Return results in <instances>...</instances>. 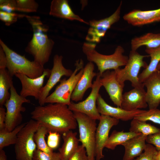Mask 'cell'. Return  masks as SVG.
Listing matches in <instances>:
<instances>
[{
    "label": "cell",
    "instance_id": "obj_1",
    "mask_svg": "<svg viewBox=\"0 0 160 160\" xmlns=\"http://www.w3.org/2000/svg\"><path fill=\"white\" fill-rule=\"evenodd\" d=\"M31 117L49 132L62 134L76 128L78 126L73 112L63 104L48 103L35 107L31 113Z\"/></svg>",
    "mask_w": 160,
    "mask_h": 160
},
{
    "label": "cell",
    "instance_id": "obj_2",
    "mask_svg": "<svg viewBox=\"0 0 160 160\" xmlns=\"http://www.w3.org/2000/svg\"><path fill=\"white\" fill-rule=\"evenodd\" d=\"M38 18H33L29 21L33 33L25 51L33 56L34 61L44 66L49 60L54 42L45 33L48 29L43 26Z\"/></svg>",
    "mask_w": 160,
    "mask_h": 160
},
{
    "label": "cell",
    "instance_id": "obj_3",
    "mask_svg": "<svg viewBox=\"0 0 160 160\" xmlns=\"http://www.w3.org/2000/svg\"><path fill=\"white\" fill-rule=\"evenodd\" d=\"M96 44L84 42L82 46V50L87 60L97 65L101 76L107 70H116L120 68V67L126 65L129 57L123 55L124 50L122 46H118L113 54L106 55L100 54L96 50Z\"/></svg>",
    "mask_w": 160,
    "mask_h": 160
},
{
    "label": "cell",
    "instance_id": "obj_4",
    "mask_svg": "<svg viewBox=\"0 0 160 160\" xmlns=\"http://www.w3.org/2000/svg\"><path fill=\"white\" fill-rule=\"evenodd\" d=\"M0 46L7 57V69L12 77L17 73H20L30 78H36L43 74L45 69L44 66L34 60H29L24 56L12 50L1 39Z\"/></svg>",
    "mask_w": 160,
    "mask_h": 160
},
{
    "label": "cell",
    "instance_id": "obj_5",
    "mask_svg": "<svg viewBox=\"0 0 160 160\" xmlns=\"http://www.w3.org/2000/svg\"><path fill=\"white\" fill-rule=\"evenodd\" d=\"M84 63L82 60H77L73 73L67 79H61L54 91L45 100V103H58L68 106L71 103L72 94L83 72Z\"/></svg>",
    "mask_w": 160,
    "mask_h": 160
},
{
    "label": "cell",
    "instance_id": "obj_6",
    "mask_svg": "<svg viewBox=\"0 0 160 160\" xmlns=\"http://www.w3.org/2000/svg\"><path fill=\"white\" fill-rule=\"evenodd\" d=\"M39 125V123L31 119L18 133L15 144V151L17 160H33V155L37 146L33 135Z\"/></svg>",
    "mask_w": 160,
    "mask_h": 160
},
{
    "label": "cell",
    "instance_id": "obj_7",
    "mask_svg": "<svg viewBox=\"0 0 160 160\" xmlns=\"http://www.w3.org/2000/svg\"><path fill=\"white\" fill-rule=\"evenodd\" d=\"M73 113L78 126L79 141L85 148L89 160H95L96 120L83 113Z\"/></svg>",
    "mask_w": 160,
    "mask_h": 160
},
{
    "label": "cell",
    "instance_id": "obj_8",
    "mask_svg": "<svg viewBox=\"0 0 160 160\" xmlns=\"http://www.w3.org/2000/svg\"><path fill=\"white\" fill-rule=\"evenodd\" d=\"M148 56L141 55L137 51L131 50L125 67L114 70L119 81L124 84L125 81H129L134 88L144 87L143 83H141L139 80V73L142 68L145 69L147 67L148 65L143 59Z\"/></svg>",
    "mask_w": 160,
    "mask_h": 160
},
{
    "label": "cell",
    "instance_id": "obj_9",
    "mask_svg": "<svg viewBox=\"0 0 160 160\" xmlns=\"http://www.w3.org/2000/svg\"><path fill=\"white\" fill-rule=\"evenodd\" d=\"M10 90V97L4 105L6 109L5 129L7 132L12 131L21 124L23 119L21 112L26 111L23 105L25 103H31L30 100L17 93L13 84Z\"/></svg>",
    "mask_w": 160,
    "mask_h": 160
},
{
    "label": "cell",
    "instance_id": "obj_10",
    "mask_svg": "<svg viewBox=\"0 0 160 160\" xmlns=\"http://www.w3.org/2000/svg\"><path fill=\"white\" fill-rule=\"evenodd\" d=\"M101 75L99 72L95 80L93 83L91 92L84 100L75 103L71 101L68 106L69 109L73 112L84 114L95 120H99L101 115L99 113L96 106L99 90L102 85L100 82Z\"/></svg>",
    "mask_w": 160,
    "mask_h": 160
},
{
    "label": "cell",
    "instance_id": "obj_11",
    "mask_svg": "<svg viewBox=\"0 0 160 160\" xmlns=\"http://www.w3.org/2000/svg\"><path fill=\"white\" fill-rule=\"evenodd\" d=\"M122 1L115 12L110 16L100 20H90L89 28L88 31L86 40L90 43H98L111 26L118 22L120 18Z\"/></svg>",
    "mask_w": 160,
    "mask_h": 160
},
{
    "label": "cell",
    "instance_id": "obj_12",
    "mask_svg": "<svg viewBox=\"0 0 160 160\" xmlns=\"http://www.w3.org/2000/svg\"><path fill=\"white\" fill-rule=\"evenodd\" d=\"M63 57L58 55H55L53 59V66L51 70L50 75L47 83L42 88L38 102L40 105H44L45 103L46 98L49 95L50 91L58 82L61 78L65 76L70 77L73 71L71 70L67 69L62 63Z\"/></svg>",
    "mask_w": 160,
    "mask_h": 160
},
{
    "label": "cell",
    "instance_id": "obj_13",
    "mask_svg": "<svg viewBox=\"0 0 160 160\" xmlns=\"http://www.w3.org/2000/svg\"><path fill=\"white\" fill-rule=\"evenodd\" d=\"M96 132L95 159L100 160L104 156L103 150L109 137L110 131L117 125L119 120L108 116L101 115Z\"/></svg>",
    "mask_w": 160,
    "mask_h": 160
},
{
    "label": "cell",
    "instance_id": "obj_14",
    "mask_svg": "<svg viewBox=\"0 0 160 160\" xmlns=\"http://www.w3.org/2000/svg\"><path fill=\"white\" fill-rule=\"evenodd\" d=\"M51 72V70L45 68L43 74L36 78H30L22 74H15V76L19 79L21 84L22 89L20 95L25 98L32 96L38 100L43 87L45 78L49 77Z\"/></svg>",
    "mask_w": 160,
    "mask_h": 160
},
{
    "label": "cell",
    "instance_id": "obj_15",
    "mask_svg": "<svg viewBox=\"0 0 160 160\" xmlns=\"http://www.w3.org/2000/svg\"><path fill=\"white\" fill-rule=\"evenodd\" d=\"M100 82L114 104L121 108L124 84H121L118 80L115 71H105L101 76Z\"/></svg>",
    "mask_w": 160,
    "mask_h": 160
},
{
    "label": "cell",
    "instance_id": "obj_16",
    "mask_svg": "<svg viewBox=\"0 0 160 160\" xmlns=\"http://www.w3.org/2000/svg\"><path fill=\"white\" fill-rule=\"evenodd\" d=\"M97 104L98 111L101 115L108 116L124 121L132 120L145 111L140 109L128 111L120 107H113L107 103L100 94L97 99Z\"/></svg>",
    "mask_w": 160,
    "mask_h": 160
},
{
    "label": "cell",
    "instance_id": "obj_17",
    "mask_svg": "<svg viewBox=\"0 0 160 160\" xmlns=\"http://www.w3.org/2000/svg\"><path fill=\"white\" fill-rule=\"evenodd\" d=\"M124 20L134 26H140L160 21V8L149 10L134 9L125 14Z\"/></svg>",
    "mask_w": 160,
    "mask_h": 160
},
{
    "label": "cell",
    "instance_id": "obj_18",
    "mask_svg": "<svg viewBox=\"0 0 160 160\" xmlns=\"http://www.w3.org/2000/svg\"><path fill=\"white\" fill-rule=\"evenodd\" d=\"M144 87H135L123 94L121 108L128 111L146 108L148 106Z\"/></svg>",
    "mask_w": 160,
    "mask_h": 160
},
{
    "label": "cell",
    "instance_id": "obj_19",
    "mask_svg": "<svg viewBox=\"0 0 160 160\" xmlns=\"http://www.w3.org/2000/svg\"><path fill=\"white\" fill-rule=\"evenodd\" d=\"M93 63L89 62L84 68L82 75L77 83L72 94L71 99L77 102L81 100L86 91L93 85L92 80L97 73L94 71Z\"/></svg>",
    "mask_w": 160,
    "mask_h": 160
},
{
    "label": "cell",
    "instance_id": "obj_20",
    "mask_svg": "<svg viewBox=\"0 0 160 160\" xmlns=\"http://www.w3.org/2000/svg\"><path fill=\"white\" fill-rule=\"evenodd\" d=\"M143 83L147 89L146 100L149 109L157 108L160 103V70L153 72Z\"/></svg>",
    "mask_w": 160,
    "mask_h": 160
},
{
    "label": "cell",
    "instance_id": "obj_21",
    "mask_svg": "<svg viewBox=\"0 0 160 160\" xmlns=\"http://www.w3.org/2000/svg\"><path fill=\"white\" fill-rule=\"evenodd\" d=\"M67 0H53L50 6L49 14L53 16L71 20H76L89 25L72 9Z\"/></svg>",
    "mask_w": 160,
    "mask_h": 160
},
{
    "label": "cell",
    "instance_id": "obj_22",
    "mask_svg": "<svg viewBox=\"0 0 160 160\" xmlns=\"http://www.w3.org/2000/svg\"><path fill=\"white\" fill-rule=\"evenodd\" d=\"M147 137L141 134L123 143L125 151L122 160H132L140 155L146 147Z\"/></svg>",
    "mask_w": 160,
    "mask_h": 160
},
{
    "label": "cell",
    "instance_id": "obj_23",
    "mask_svg": "<svg viewBox=\"0 0 160 160\" xmlns=\"http://www.w3.org/2000/svg\"><path fill=\"white\" fill-rule=\"evenodd\" d=\"M63 143L59 149L61 160H67L77 150L79 142L77 133L70 130L62 134Z\"/></svg>",
    "mask_w": 160,
    "mask_h": 160
},
{
    "label": "cell",
    "instance_id": "obj_24",
    "mask_svg": "<svg viewBox=\"0 0 160 160\" xmlns=\"http://www.w3.org/2000/svg\"><path fill=\"white\" fill-rule=\"evenodd\" d=\"M132 50L136 51L141 47L144 46L147 49H154L160 46V33H148L131 41Z\"/></svg>",
    "mask_w": 160,
    "mask_h": 160
},
{
    "label": "cell",
    "instance_id": "obj_25",
    "mask_svg": "<svg viewBox=\"0 0 160 160\" xmlns=\"http://www.w3.org/2000/svg\"><path fill=\"white\" fill-rule=\"evenodd\" d=\"M145 52L151 57L150 63L146 68L139 75L138 78L141 83H143L148 77L157 70L160 62V46L154 49H147Z\"/></svg>",
    "mask_w": 160,
    "mask_h": 160
},
{
    "label": "cell",
    "instance_id": "obj_26",
    "mask_svg": "<svg viewBox=\"0 0 160 160\" xmlns=\"http://www.w3.org/2000/svg\"><path fill=\"white\" fill-rule=\"evenodd\" d=\"M13 84L12 77L7 69H0V106H3L9 98V90Z\"/></svg>",
    "mask_w": 160,
    "mask_h": 160
},
{
    "label": "cell",
    "instance_id": "obj_27",
    "mask_svg": "<svg viewBox=\"0 0 160 160\" xmlns=\"http://www.w3.org/2000/svg\"><path fill=\"white\" fill-rule=\"evenodd\" d=\"M141 134L130 131L124 132L123 130L121 131L114 130L109 136L105 144V147L113 150L117 145H121L130 139Z\"/></svg>",
    "mask_w": 160,
    "mask_h": 160
},
{
    "label": "cell",
    "instance_id": "obj_28",
    "mask_svg": "<svg viewBox=\"0 0 160 160\" xmlns=\"http://www.w3.org/2000/svg\"><path fill=\"white\" fill-rule=\"evenodd\" d=\"M146 122L134 118L131 121L129 131L147 136L157 133L160 130V129Z\"/></svg>",
    "mask_w": 160,
    "mask_h": 160
},
{
    "label": "cell",
    "instance_id": "obj_29",
    "mask_svg": "<svg viewBox=\"0 0 160 160\" xmlns=\"http://www.w3.org/2000/svg\"><path fill=\"white\" fill-rule=\"evenodd\" d=\"M26 123H22L10 132H7L5 129L0 130V150L10 145L15 144L18 133Z\"/></svg>",
    "mask_w": 160,
    "mask_h": 160
},
{
    "label": "cell",
    "instance_id": "obj_30",
    "mask_svg": "<svg viewBox=\"0 0 160 160\" xmlns=\"http://www.w3.org/2000/svg\"><path fill=\"white\" fill-rule=\"evenodd\" d=\"M47 129L39 124L33 135V140L36 145L37 149L47 153L53 152L50 148L45 140V135L49 133Z\"/></svg>",
    "mask_w": 160,
    "mask_h": 160
},
{
    "label": "cell",
    "instance_id": "obj_31",
    "mask_svg": "<svg viewBox=\"0 0 160 160\" xmlns=\"http://www.w3.org/2000/svg\"><path fill=\"white\" fill-rule=\"evenodd\" d=\"M134 118L145 121H151L160 125V110L157 108L145 110Z\"/></svg>",
    "mask_w": 160,
    "mask_h": 160
},
{
    "label": "cell",
    "instance_id": "obj_32",
    "mask_svg": "<svg viewBox=\"0 0 160 160\" xmlns=\"http://www.w3.org/2000/svg\"><path fill=\"white\" fill-rule=\"evenodd\" d=\"M16 11L31 12L37 11L38 4L34 0H16Z\"/></svg>",
    "mask_w": 160,
    "mask_h": 160
},
{
    "label": "cell",
    "instance_id": "obj_33",
    "mask_svg": "<svg viewBox=\"0 0 160 160\" xmlns=\"http://www.w3.org/2000/svg\"><path fill=\"white\" fill-rule=\"evenodd\" d=\"M33 160H61L59 152L47 153L37 149L33 155Z\"/></svg>",
    "mask_w": 160,
    "mask_h": 160
},
{
    "label": "cell",
    "instance_id": "obj_34",
    "mask_svg": "<svg viewBox=\"0 0 160 160\" xmlns=\"http://www.w3.org/2000/svg\"><path fill=\"white\" fill-rule=\"evenodd\" d=\"M157 151L155 146L151 144H146L144 152L132 160H154Z\"/></svg>",
    "mask_w": 160,
    "mask_h": 160
},
{
    "label": "cell",
    "instance_id": "obj_35",
    "mask_svg": "<svg viewBox=\"0 0 160 160\" xmlns=\"http://www.w3.org/2000/svg\"><path fill=\"white\" fill-rule=\"evenodd\" d=\"M25 15H19L13 12H7L0 10V19L6 25L9 26L16 22L18 18L25 16Z\"/></svg>",
    "mask_w": 160,
    "mask_h": 160
},
{
    "label": "cell",
    "instance_id": "obj_36",
    "mask_svg": "<svg viewBox=\"0 0 160 160\" xmlns=\"http://www.w3.org/2000/svg\"><path fill=\"white\" fill-rule=\"evenodd\" d=\"M0 8L1 11L7 12H13L16 10L15 0H0Z\"/></svg>",
    "mask_w": 160,
    "mask_h": 160
},
{
    "label": "cell",
    "instance_id": "obj_37",
    "mask_svg": "<svg viewBox=\"0 0 160 160\" xmlns=\"http://www.w3.org/2000/svg\"><path fill=\"white\" fill-rule=\"evenodd\" d=\"M67 160H89L84 147L79 145L76 152Z\"/></svg>",
    "mask_w": 160,
    "mask_h": 160
},
{
    "label": "cell",
    "instance_id": "obj_38",
    "mask_svg": "<svg viewBox=\"0 0 160 160\" xmlns=\"http://www.w3.org/2000/svg\"><path fill=\"white\" fill-rule=\"evenodd\" d=\"M47 144L52 150L56 148L58 146L60 140L59 134L57 132H49Z\"/></svg>",
    "mask_w": 160,
    "mask_h": 160
},
{
    "label": "cell",
    "instance_id": "obj_39",
    "mask_svg": "<svg viewBox=\"0 0 160 160\" xmlns=\"http://www.w3.org/2000/svg\"><path fill=\"white\" fill-rule=\"evenodd\" d=\"M146 142L154 145L158 151H160V130L157 133L147 136Z\"/></svg>",
    "mask_w": 160,
    "mask_h": 160
},
{
    "label": "cell",
    "instance_id": "obj_40",
    "mask_svg": "<svg viewBox=\"0 0 160 160\" xmlns=\"http://www.w3.org/2000/svg\"><path fill=\"white\" fill-rule=\"evenodd\" d=\"M7 57L2 47L0 46V69L7 68Z\"/></svg>",
    "mask_w": 160,
    "mask_h": 160
},
{
    "label": "cell",
    "instance_id": "obj_41",
    "mask_svg": "<svg viewBox=\"0 0 160 160\" xmlns=\"http://www.w3.org/2000/svg\"><path fill=\"white\" fill-rule=\"evenodd\" d=\"M6 111L3 106L0 107V130L5 129Z\"/></svg>",
    "mask_w": 160,
    "mask_h": 160
},
{
    "label": "cell",
    "instance_id": "obj_42",
    "mask_svg": "<svg viewBox=\"0 0 160 160\" xmlns=\"http://www.w3.org/2000/svg\"><path fill=\"white\" fill-rule=\"evenodd\" d=\"M0 160H7V157L4 151L0 150Z\"/></svg>",
    "mask_w": 160,
    "mask_h": 160
},
{
    "label": "cell",
    "instance_id": "obj_43",
    "mask_svg": "<svg viewBox=\"0 0 160 160\" xmlns=\"http://www.w3.org/2000/svg\"><path fill=\"white\" fill-rule=\"evenodd\" d=\"M154 160H160V151H157L154 158Z\"/></svg>",
    "mask_w": 160,
    "mask_h": 160
},
{
    "label": "cell",
    "instance_id": "obj_44",
    "mask_svg": "<svg viewBox=\"0 0 160 160\" xmlns=\"http://www.w3.org/2000/svg\"><path fill=\"white\" fill-rule=\"evenodd\" d=\"M157 70H160V62L157 66Z\"/></svg>",
    "mask_w": 160,
    "mask_h": 160
}]
</instances>
